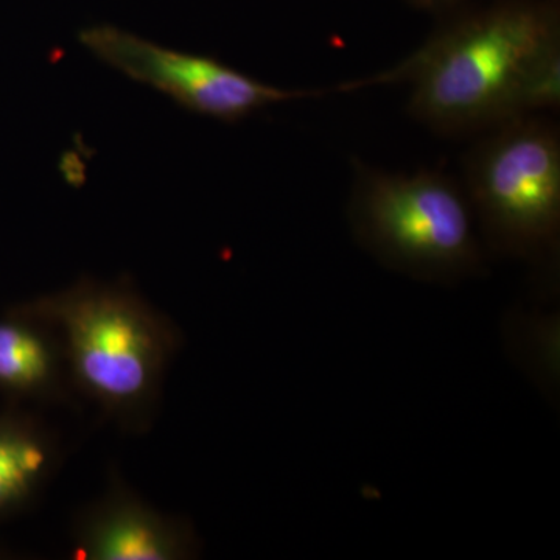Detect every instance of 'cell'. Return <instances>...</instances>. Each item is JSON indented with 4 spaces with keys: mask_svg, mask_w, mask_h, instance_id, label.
Instances as JSON below:
<instances>
[{
    "mask_svg": "<svg viewBox=\"0 0 560 560\" xmlns=\"http://www.w3.org/2000/svg\"><path fill=\"white\" fill-rule=\"evenodd\" d=\"M349 220L360 245L390 270L455 282L480 270L481 243L460 184L436 171L353 165Z\"/></svg>",
    "mask_w": 560,
    "mask_h": 560,
    "instance_id": "obj_3",
    "label": "cell"
},
{
    "mask_svg": "<svg viewBox=\"0 0 560 560\" xmlns=\"http://www.w3.org/2000/svg\"><path fill=\"white\" fill-rule=\"evenodd\" d=\"M60 459L58 442L40 420L20 411L0 412V522L38 501Z\"/></svg>",
    "mask_w": 560,
    "mask_h": 560,
    "instance_id": "obj_8",
    "label": "cell"
},
{
    "mask_svg": "<svg viewBox=\"0 0 560 560\" xmlns=\"http://www.w3.org/2000/svg\"><path fill=\"white\" fill-rule=\"evenodd\" d=\"M411 84L408 110L444 136L485 132L560 105V22L548 3L506 0L453 18L400 65L341 90Z\"/></svg>",
    "mask_w": 560,
    "mask_h": 560,
    "instance_id": "obj_1",
    "label": "cell"
},
{
    "mask_svg": "<svg viewBox=\"0 0 560 560\" xmlns=\"http://www.w3.org/2000/svg\"><path fill=\"white\" fill-rule=\"evenodd\" d=\"M80 43L128 79L149 84L184 108L223 121L245 119L276 103L319 95L261 83L215 58L160 46L114 25L86 28L80 33Z\"/></svg>",
    "mask_w": 560,
    "mask_h": 560,
    "instance_id": "obj_5",
    "label": "cell"
},
{
    "mask_svg": "<svg viewBox=\"0 0 560 560\" xmlns=\"http://www.w3.org/2000/svg\"><path fill=\"white\" fill-rule=\"evenodd\" d=\"M72 540L84 560H186L198 551L189 522L154 510L117 477L73 518Z\"/></svg>",
    "mask_w": 560,
    "mask_h": 560,
    "instance_id": "obj_6",
    "label": "cell"
},
{
    "mask_svg": "<svg viewBox=\"0 0 560 560\" xmlns=\"http://www.w3.org/2000/svg\"><path fill=\"white\" fill-rule=\"evenodd\" d=\"M58 331L69 381L128 431L149 430L180 331L130 280H77L14 305Z\"/></svg>",
    "mask_w": 560,
    "mask_h": 560,
    "instance_id": "obj_2",
    "label": "cell"
},
{
    "mask_svg": "<svg viewBox=\"0 0 560 560\" xmlns=\"http://www.w3.org/2000/svg\"><path fill=\"white\" fill-rule=\"evenodd\" d=\"M66 374L55 330L16 307L9 308L0 318V394L10 400L65 401Z\"/></svg>",
    "mask_w": 560,
    "mask_h": 560,
    "instance_id": "obj_7",
    "label": "cell"
},
{
    "mask_svg": "<svg viewBox=\"0 0 560 560\" xmlns=\"http://www.w3.org/2000/svg\"><path fill=\"white\" fill-rule=\"evenodd\" d=\"M464 190L490 249L551 259L560 232L558 125L530 114L485 131L466 154Z\"/></svg>",
    "mask_w": 560,
    "mask_h": 560,
    "instance_id": "obj_4",
    "label": "cell"
},
{
    "mask_svg": "<svg viewBox=\"0 0 560 560\" xmlns=\"http://www.w3.org/2000/svg\"><path fill=\"white\" fill-rule=\"evenodd\" d=\"M410 2L418 9L447 10L453 9L458 3L466 2V0H410Z\"/></svg>",
    "mask_w": 560,
    "mask_h": 560,
    "instance_id": "obj_9",
    "label": "cell"
}]
</instances>
